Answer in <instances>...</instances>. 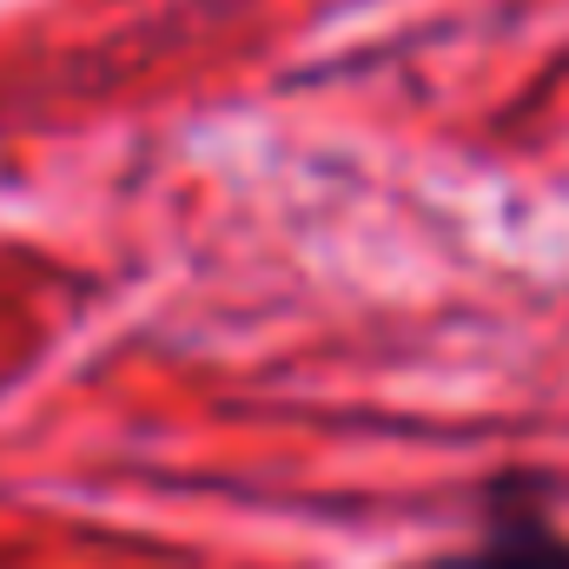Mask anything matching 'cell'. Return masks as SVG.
<instances>
[{"instance_id":"6da1fadb","label":"cell","mask_w":569,"mask_h":569,"mask_svg":"<svg viewBox=\"0 0 569 569\" xmlns=\"http://www.w3.org/2000/svg\"><path fill=\"white\" fill-rule=\"evenodd\" d=\"M398 569H569V530L537 477H497L483 497V530L463 550H430Z\"/></svg>"}]
</instances>
